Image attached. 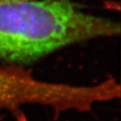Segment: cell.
<instances>
[{
    "label": "cell",
    "instance_id": "obj_2",
    "mask_svg": "<svg viewBox=\"0 0 121 121\" xmlns=\"http://www.w3.org/2000/svg\"><path fill=\"white\" fill-rule=\"evenodd\" d=\"M68 97L65 83L42 81L20 70L0 68V109L41 105L58 111L67 103Z\"/></svg>",
    "mask_w": 121,
    "mask_h": 121
},
{
    "label": "cell",
    "instance_id": "obj_1",
    "mask_svg": "<svg viewBox=\"0 0 121 121\" xmlns=\"http://www.w3.org/2000/svg\"><path fill=\"white\" fill-rule=\"evenodd\" d=\"M120 25L72 0L0 2V60L29 64L73 44L112 37Z\"/></svg>",
    "mask_w": 121,
    "mask_h": 121
},
{
    "label": "cell",
    "instance_id": "obj_3",
    "mask_svg": "<svg viewBox=\"0 0 121 121\" xmlns=\"http://www.w3.org/2000/svg\"><path fill=\"white\" fill-rule=\"evenodd\" d=\"M13 1H24V0H0V2H13Z\"/></svg>",
    "mask_w": 121,
    "mask_h": 121
}]
</instances>
